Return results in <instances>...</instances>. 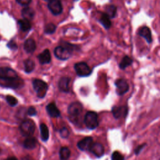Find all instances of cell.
Returning a JSON list of instances; mask_svg holds the SVG:
<instances>
[{
	"label": "cell",
	"instance_id": "11",
	"mask_svg": "<svg viewBox=\"0 0 160 160\" xmlns=\"http://www.w3.org/2000/svg\"><path fill=\"white\" fill-rule=\"evenodd\" d=\"M92 143L93 139L91 137H86L78 142L77 146L81 151H89V149Z\"/></svg>",
	"mask_w": 160,
	"mask_h": 160
},
{
	"label": "cell",
	"instance_id": "16",
	"mask_svg": "<svg viewBox=\"0 0 160 160\" xmlns=\"http://www.w3.org/2000/svg\"><path fill=\"white\" fill-rule=\"evenodd\" d=\"M46 111L48 114L52 118H57L60 116V111L56 107L54 102H51L46 106Z\"/></svg>",
	"mask_w": 160,
	"mask_h": 160
},
{
	"label": "cell",
	"instance_id": "25",
	"mask_svg": "<svg viewBox=\"0 0 160 160\" xmlns=\"http://www.w3.org/2000/svg\"><path fill=\"white\" fill-rule=\"evenodd\" d=\"M40 132H41V136L42 141H46L49 138V130L46 125L44 123L41 124L40 125Z\"/></svg>",
	"mask_w": 160,
	"mask_h": 160
},
{
	"label": "cell",
	"instance_id": "15",
	"mask_svg": "<svg viewBox=\"0 0 160 160\" xmlns=\"http://www.w3.org/2000/svg\"><path fill=\"white\" fill-rule=\"evenodd\" d=\"M38 59L39 62L42 64L49 63L51 60V54L49 49H46L44 50L41 53H40L38 56Z\"/></svg>",
	"mask_w": 160,
	"mask_h": 160
},
{
	"label": "cell",
	"instance_id": "6",
	"mask_svg": "<svg viewBox=\"0 0 160 160\" xmlns=\"http://www.w3.org/2000/svg\"><path fill=\"white\" fill-rule=\"evenodd\" d=\"M82 111V106L79 102H72L68 108V112L71 121L78 119Z\"/></svg>",
	"mask_w": 160,
	"mask_h": 160
},
{
	"label": "cell",
	"instance_id": "29",
	"mask_svg": "<svg viewBox=\"0 0 160 160\" xmlns=\"http://www.w3.org/2000/svg\"><path fill=\"white\" fill-rule=\"evenodd\" d=\"M112 160H124V156L118 151H114L111 156Z\"/></svg>",
	"mask_w": 160,
	"mask_h": 160
},
{
	"label": "cell",
	"instance_id": "28",
	"mask_svg": "<svg viewBox=\"0 0 160 160\" xmlns=\"http://www.w3.org/2000/svg\"><path fill=\"white\" fill-rule=\"evenodd\" d=\"M6 99L7 102L11 106H14L18 104L17 99L16 98H14V96H11V95L6 96Z\"/></svg>",
	"mask_w": 160,
	"mask_h": 160
},
{
	"label": "cell",
	"instance_id": "22",
	"mask_svg": "<svg viewBox=\"0 0 160 160\" xmlns=\"http://www.w3.org/2000/svg\"><path fill=\"white\" fill-rule=\"evenodd\" d=\"M105 12L110 18H114L116 15L117 8L113 4H109L105 8Z\"/></svg>",
	"mask_w": 160,
	"mask_h": 160
},
{
	"label": "cell",
	"instance_id": "33",
	"mask_svg": "<svg viewBox=\"0 0 160 160\" xmlns=\"http://www.w3.org/2000/svg\"><path fill=\"white\" fill-rule=\"evenodd\" d=\"M146 146V144H142L141 145H139L135 149H134V152L136 155L139 154L140 153V152L141 151V150L144 148V146Z\"/></svg>",
	"mask_w": 160,
	"mask_h": 160
},
{
	"label": "cell",
	"instance_id": "27",
	"mask_svg": "<svg viewBox=\"0 0 160 160\" xmlns=\"http://www.w3.org/2000/svg\"><path fill=\"white\" fill-rule=\"evenodd\" d=\"M56 26L52 23H49L44 27V32L47 34H52L55 32Z\"/></svg>",
	"mask_w": 160,
	"mask_h": 160
},
{
	"label": "cell",
	"instance_id": "5",
	"mask_svg": "<svg viewBox=\"0 0 160 160\" xmlns=\"http://www.w3.org/2000/svg\"><path fill=\"white\" fill-rule=\"evenodd\" d=\"M84 123L89 129L96 128L99 124L97 113L94 111H88L84 116Z\"/></svg>",
	"mask_w": 160,
	"mask_h": 160
},
{
	"label": "cell",
	"instance_id": "12",
	"mask_svg": "<svg viewBox=\"0 0 160 160\" xmlns=\"http://www.w3.org/2000/svg\"><path fill=\"white\" fill-rule=\"evenodd\" d=\"M89 151H91L96 157L100 158L103 156L104 153V149L101 144L99 142H93L89 149Z\"/></svg>",
	"mask_w": 160,
	"mask_h": 160
},
{
	"label": "cell",
	"instance_id": "34",
	"mask_svg": "<svg viewBox=\"0 0 160 160\" xmlns=\"http://www.w3.org/2000/svg\"><path fill=\"white\" fill-rule=\"evenodd\" d=\"M16 2L22 6H28L31 1V0H16Z\"/></svg>",
	"mask_w": 160,
	"mask_h": 160
},
{
	"label": "cell",
	"instance_id": "4",
	"mask_svg": "<svg viewBox=\"0 0 160 160\" xmlns=\"http://www.w3.org/2000/svg\"><path fill=\"white\" fill-rule=\"evenodd\" d=\"M32 86L37 96L40 98H43L48 91V84L41 79H36L32 81Z\"/></svg>",
	"mask_w": 160,
	"mask_h": 160
},
{
	"label": "cell",
	"instance_id": "14",
	"mask_svg": "<svg viewBox=\"0 0 160 160\" xmlns=\"http://www.w3.org/2000/svg\"><path fill=\"white\" fill-rule=\"evenodd\" d=\"M70 78L68 77H62L58 82V87L61 91L68 92L69 91V82Z\"/></svg>",
	"mask_w": 160,
	"mask_h": 160
},
{
	"label": "cell",
	"instance_id": "32",
	"mask_svg": "<svg viewBox=\"0 0 160 160\" xmlns=\"http://www.w3.org/2000/svg\"><path fill=\"white\" fill-rule=\"evenodd\" d=\"M27 113L29 116H35L37 113L36 112V109L34 108V107H29L28 109V111H27Z\"/></svg>",
	"mask_w": 160,
	"mask_h": 160
},
{
	"label": "cell",
	"instance_id": "24",
	"mask_svg": "<svg viewBox=\"0 0 160 160\" xmlns=\"http://www.w3.org/2000/svg\"><path fill=\"white\" fill-rule=\"evenodd\" d=\"M24 71L27 73L31 72L35 67V64L33 61L29 59H27L24 61Z\"/></svg>",
	"mask_w": 160,
	"mask_h": 160
},
{
	"label": "cell",
	"instance_id": "21",
	"mask_svg": "<svg viewBox=\"0 0 160 160\" xmlns=\"http://www.w3.org/2000/svg\"><path fill=\"white\" fill-rule=\"evenodd\" d=\"M133 60L131 58L128 56H124L121 59V62L119 64V67L121 69H125L128 66L132 64Z\"/></svg>",
	"mask_w": 160,
	"mask_h": 160
},
{
	"label": "cell",
	"instance_id": "23",
	"mask_svg": "<svg viewBox=\"0 0 160 160\" xmlns=\"http://www.w3.org/2000/svg\"><path fill=\"white\" fill-rule=\"evenodd\" d=\"M18 22L20 27V29L24 32L28 31L31 28V24L29 21L27 20V19H20L18 21Z\"/></svg>",
	"mask_w": 160,
	"mask_h": 160
},
{
	"label": "cell",
	"instance_id": "35",
	"mask_svg": "<svg viewBox=\"0 0 160 160\" xmlns=\"http://www.w3.org/2000/svg\"><path fill=\"white\" fill-rule=\"evenodd\" d=\"M6 160H18V159L16 157H9L8 158H7Z\"/></svg>",
	"mask_w": 160,
	"mask_h": 160
},
{
	"label": "cell",
	"instance_id": "3",
	"mask_svg": "<svg viewBox=\"0 0 160 160\" xmlns=\"http://www.w3.org/2000/svg\"><path fill=\"white\" fill-rule=\"evenodd\" d=\"M35 124L31 119H26L20 125V131L24 136L31 137L34 132Z\"/></svg>",
	"mask_w": 160,
	"mask_h": 160
},
{
	"label": "cell",
	"instance_id": "9",
	"mask_svg": "<svg viewBox=\"0 0 160 160\" xmlns=\"http://www.w3.org/2000/svg\"><path fill=\"white\" fill-rule=\"evenodd\" d=\"M128 112V108L127 106H113L112 108V113L116 119L126 118Z\"/></svg>",
	"mask_w": 160,
	"mask_h": 160
},
{
	"label": "cell",
	"instance_id": "20",
	"mask_svg": "<svg viewBox=\"0 0 160 160\" xmlns=\"http://www.w3.org/2000/svg\"><path fill=\"white\" fill-rule=\"evenodd\" d=\"M37 144V140L34 137H28L26 138L24 142H23V146L25 148L28 149H34Z\"/></svg>",
	"mask_w": 160,
	"mask_h": 160
},
{
	"label": "cell",
	"instance_id": "18",
	"mask_svg": "<svg viewBox=\"0 0 160 160\" xmlns=\"http://www.w3.org/2000/svg\"><path fill=\"white\" fill-rule=\"evenodd\" d=\"M99 21L106 29H109L111 26V22L110 20V18L105 12L101 13V16L99 17Z\"/></svg>",
	"mask_w": 160,
	"mask_h": 160
},
{
	"label": "cell",
	"instance_id": "36",
	"mask_svg": "<svg viewBox=\"0 0 160 160\" xmlns=\"http://www.w3.org/2000/svg\"><path fill=\"white\" fill-rule=\"evenodd\" d=\"M44 1H51V0H44Z\"/></svg>",
	"mask_w": 160,
	"mask_h": 160
},
{
	"label": "cell",
	"instance_id": "30",
	"mask_svg": "<svg viewBox=\"0 0 160 160\" xmlns=\"http://www.w3.org/2000/svg\"><path fill=\"white\" fill-rule=\"evenodd\" d=\"M7 46H8L9 49H12V50H16V49H18V45L16 44V43L13 40L10 41L8 43Z\"/></svg>",
	"mask_w": 160,
	"mask_h": 160
},
{
	"label": "cell",
	"instance_id": "31",
	"mask_svg": "<svg viewBox=\"0 0 160 160\" xmlns=\"http://www.w3.org/2000/svg\"><path fill=\"white\" fill-rule=\"evenodd\" d=\"M60 134L61 136V137L66 138H68L69 136V131L67 128H62V129H61L60 130Z\"/></svg>",
	"mask_w": 160,
	"mask_h": 160
},
{
	"label": "cell",
	"instance_id": "2",
	"mask_svg": "<svg viewBox=\"0 0 160 160\" xmlns=\"http://www.w3.org/2000/svg\"><path fill=\"white\" fill-rule=\"evenodd\" d=\"M72 51V45L68 42H64L61 46H58L55 48L54 55L60 60H66L71 56Z\"/></svg>",
	"mask_w": 160,
	"mask_h": 160
},
{
	"label": "cell",
	"instance_id": "17",
	"mask_svg": "<svg viewBox=\"0 0 160 160\" xmlns=\"http://www.w3.org/2000/svg\"><path fill=\"white\" fill-rule=\"evenodd\" d=\"M36 48V44L34 39H28L24 43V49L28 53L33 52Z\"/></svg>",
	"mask_w": 160,
	"mask_h": 160
},
{
	"label": "cell",
	"instance_id": "13",
	"mask_svg": "<svg viewBox=\"0 0 160 160\" xmlns=\"http://www.w3.org/2000/svg\"><path fill=\"white\" fill-rule=\"evenodd\" d=\"M138 34L144 38L148 43L150 44L152 42V35H151V31L150 30V29L147 27V26H142V28H141L139 31Z\"/></svg>",
	"mask_w": 160,
	"mask_h": 160
},
{
	"label": "cell",
	"instance_id": "19",
	"mask_svg": "<svg viewBox=\"0 0 160 160\" xmlns=\"http://www.w3.org/2000/svg\"><path fill=\"white\" fill-rule=\"evenodd\" d=\"M21 15L24 19L30 21L33 19L34 16V10L29 7H25L21 11Z\"/></svg>",
	"mask_w": 160,
	"mask_h": 160
},
{
	"label": "cell",
	"instance_id": "7",
	"mask_svg": "<svg viewBox=\"0 0 160 160\" xmlns=\"http://www.w3.org/2000/svg\"><path fill=\"white\" fill-rule=\"evenodd\" d=\"M76 74L80 77H87L92 72L91 68L84 62H79L74 64Z\"/></svg>",
	"mask_w": 160,
	"mask_h": 160
},
{
	"label": "cell",
	"instance_id": "8",
	"mask_svg": "<svg viewBox=\"0 0 160 160\" xmlns=\"http://www.w3.org/2000/svg\"><path fill=\"white\" fill-rule=\"evenodd\" d=\"M114 84L116 87V93L119 96H122L129 91V84L127 81L122 78L116 79L114 82Z\"/></svg>",
	"mask_w": 160,
	"mask_h": 160
},
{
	"label": "cell",
	"instance_id": "1",
	"mask_svg": "<svg viewBox=\"0 0 160 160\" xmlns=\"http://www.w3.org/2000/svg\"><path fill=\"white\" fill-rule=\"evenodd\" d=\"M0 86L12 89L21 88L24 86L23 80L16 72L7 67L0 68Z\"/></svg>",
	"mask_w": 160,
	"mask_h": 160
},
{
	"label": "cell",
	"instance_id": "26",
	"mask_svg": "<svg viewBox=\"0 0 160 160\" xmlns=\"http://www.w3.org/2000/svg\"><path fill=\"white\" fill-rule=\"evenodd\" d=\"M71 154L70 150L67 147H62L59 151V157L61 160L68 159Z\"/></svg>",
	"mask_w": 160,
	"mask_h": 160
},
{
	"label": "cell",
	"instance_id": "10",
	"mask_svg": "<svg viewBox=\"0 0 160 160\" xmlns=\"http://www.w3.org/2000/svg\"><path fill=\"white\" fill-rule=\"evenodd\" d=\"M48 7L54 15H59L62 11V6L60 0H51L48 2Z\"/></svg>",
	"mask_w": 160,
	"mask_h": 160
},
{
	"label": "cell",
	"instance_id": "37",
	"mask_svg": "<svg viewBox=\"0 0 160 160\" xmlns=\"http://www.w3.org/2000/svg\"><path fill=\"white\" fill-rule=\"evenodd\" d=\"M74 1H78V0H74Z\"/></svg>",
	"mask_w": 160,
	"mask_h": 160
}]
</instances>
